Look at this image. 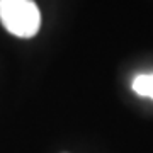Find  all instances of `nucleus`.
Wrapping results in <instances>:
<instances>
[{"mask_svg":"<svg viewBox=\"0 0 153 153\" xmlns=\"http://www.w3.org/2000/svg\"><path fill=\"white\" fill-rule=\"evenodd\" d=\"M0 22L10 34L29 39L41 27V12L34 0H0Z\"/></svg>","mask_w":153,"mask_h":153,"instance_id":"f257e3e1","label":"nucleus"},{"mask_svg":"<svg viewBox=\"0 0 153 153\" xmlns=\"http://www.w3.org/2000/svg\"><path fill=\"white\" fill-rule=\"evenodd\" d=\"M133 90L141 97L153 99V73L148 75H138L133 80Z\"/></svg>","mask_w":153,"mask_h":153,"instance_id":"f03ea898","label":"nucleus"}]
</instances>
